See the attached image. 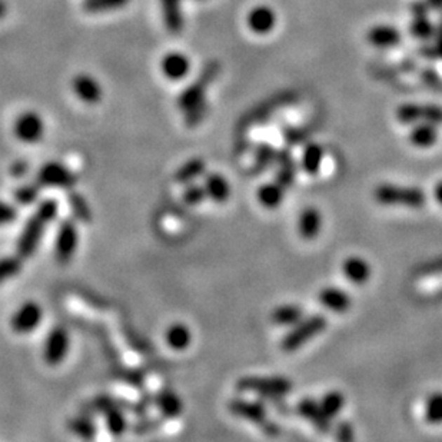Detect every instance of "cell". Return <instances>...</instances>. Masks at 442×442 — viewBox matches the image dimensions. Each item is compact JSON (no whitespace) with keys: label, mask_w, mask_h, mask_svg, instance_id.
Returning a JSON list of instances; mask_svg holds the SVG:
<instances>
[{"label":"cell","mask_w":442,"mask_h":442,"mask_svg":"<svg viewBox=\"0 0 442 442\" xmlns=\"http://www.w3.org/2000/svg\"><path fill=\"white\" fill-rule=\"evenodd\" d=\"M58 212L59 205L55 199H45L38 205L34 213L27 219L16 243V252L22 260H27L36 252L42 241L43 232L48 225L56 219Z\"/></svg>","instance_id":"cell-1"},{"label":"cell","mask_w":442,"mask_h":442,"mask_svg":"<svg viewBox=\"0 0 442 442\" xmlns=\"http://www.w3.org/2000/svg\"><path fill=\"white\" fill-rule=\"evenodd\" d=\"M374 198L378 203L385 206H403L421 209L427 205L428 196L424 189L418 187H403L395 183H382L374 189Z\"/></svg>","instance_id":"cell-2"},{"label":"cell","mask_w":442,"mask_h":442,"mask_svg":"<svg viewBox=\"0 0 442 442\" xmlns=\"http://www.w3.org/2000/svg\"><path fill=\"white\" fill-rule=\"evenodd\" d=\"M219 70L220 65L217 62H208L202 67L198 79L191 83L185 91H182L178 98V106L182 114H185L188 110L206 102V89L217 78Z\"/></svg>","instance_id":"cell-3"},{"label":"cell","mask_w":442,"mask_h":442,"mask_svg":"<svg viewBox=\"0 0 442 442\" xmlns=\"http://www.w3.org/2000/svg\"><path fill=\"white\" fill-rule=\"evenodd\" d=\"M328 325V321L321 314H314L308 318H304L283 337L281 342V348L285 352H295L309 342L316 335L322 334Z\"/></svg>","instance_id":"cell-4"},{"label":"cell","mask_w":442,"mask_h":442,"mask_svg":"<svg viewBox=\"0 0 442 442\" xmlns=\"http://www.w3.org/2000/svg\"><path fill=\"white\" fill-rule=\"evenodd\" d=\"M236 389L241 392H252L260 398L286 396L292 392L293 384L283 377H242L236 382Z\"/></svg>","instance_id":"cell-5"},{"label":"cell","mask_w":442,"mask_h":442,"mask_svg":"<svg viewBox=\"0 0 442 442\" xmlns=\"http://www.w3.org/2000/svg\"><path fill=\"white\" fill-rule=\"evenodd\" d=\"M395 116L402 125H415L420 122L442 125V107L425 103H402L396 107Z\"/></svg>","instance_id":"cell-6"},{"label":"cell","mask_w":442,"mask_h":442,"mask_svg":"<svg viewBox=\"0 0 442 442\" xmlns=\"http://www.w3.org/2000/svg\"><path fill=\"white\" fill-rule=\"evenodd\" d=\"M79 234L78 227L72 219H63L55 241V256L59 264L66 265L70 262L78 248Z\"/></svg>","instance_id":"cell-7"},{"label":"cell","mask_w":442,"mask_h":442,"mask_svg":"<svg viewBox=\"0 0 442 442\" xmlns=\"http://www.w3.org/2000/svg\"><path fill=\"white\" fill-rule=\"evenodd\" d=\"M38 182L41 187L72 189L76 185L78 178L69 168L60 162H48L38 173Z\"/></svg>","instance_id":"cell-8"},{"label":"cell","mask_w":442,"mask_h":442,"mask_svg":"<svg viewBox=\"0 0 442 442\" xmlns=\"http://www.w3.org/2000/svg\"><path fill=\"white\" fill-rule=\"evenodd\" d=\"M70 337L65 326H53L43 345V359L51 366H58L63 362L69 352Z\"/></svg>","instance_id":"cell-9"},{"label":"cell","mask_w":442,"mask_h":442,"mask_svg":"<svg viewBox=\"0 0 442 442\" xmlns=\"http://www.w3.org/2000/svg\"><path fill=\"white\" fill-rule=\"evenodd\" d=\"M43 318V309L42 307L34 302V301H27L23 305L19 307V309L13 314L11 319V326L16 334H30L33 330L39 326Z\"/></svg>","instance_id":"cell-10"},{"label":"cell","mask_w":442,"mask_h":442,"mask_svg":"<svg viewBox=\"0 0 442 442\" xmlns=\"http://www.w3.org/2000/svg\"><path fill=\"white\" fill-rule=\"evenodd\" d=\"M228 408L234 415L243 418L249 422H253L260 428L269 421L267 405L261 401H249V399L236 398L229 402Z\"/></svg>","instance_id":"cell-11"},{"label":"cell","mask_w":442,"mask_h":442,"mask_svg":"<svg viewBox=\"0 0 442 442\" xmlns=\"http://www.w3.org/2000/svg\"><path fill=\"white\" fill-rule=\"evenodd\" d=\"M295 411H297L298 415H301L304 420L311 422L319 432L326 434L333 431V420L326 415L321 402L315 401L314 398L301 399Z\"/></svg>","instance_id":"cell-12"},{"label":"cell","mask_w":442,"mask_h":442,"mask_svg":"<svg viewBox=\"0 0 442 442\" xmlns=\"http://www.w3.org/2000/svg\"><path fill=\"white\" fill-rule=\"evenodd\" d=\"M45 125L36 112H25L15 122V135L25 143H36L42 139Z\"/></svg>","instance_id":"cell-13"},{"label":"cell","mask_w":442,"mask_h":442,"mask_svg":"<svg viewBox=\"0 0 442 442\" xmlns=\"http://www.w3.org/2000/svg\"><path fill=\"white\" fill-rule=\"evenodd\" d=\"M278 22V16L276 12L267 6V5H260L255 6L253 9L249 11L248 16H246V25L249 27V30L255 34H269Z\"/></svg>","instance_id":"cell-14"},{"label":"cell","mask_w":442,"mask_h":442,"mask_svg":"<svg viewBox=\"0 0 442 442\" xmlns=\"http://www.w3.org/2000/svg\"><path fill=\"white\" fill-rule=\"evenodd\" d=\"M366 41L371 46L380 49H389L395 48L401 43L402 34L401 32L392 25H375L368 29Z\"/></svg>","instance_id":"cell-15"},{"label":"cell","mask_w":442,"mask_h":442,"mask_svg":"<svg viewBox=\"0 0 442 442\" xmlns=\"http://www.w3.org/2000/svg\"><path fill=\"white\" fill-rule=\"evenodd\" d=\"M318 300L326 309L337 314L347 312L352 305V300L348 292L337 286L323 288L318 295Z\"/></svg>","instance_id":"cell-16"},{"label":"cell","mask_w":442,"mask_h":442,"mask_svg":"<svg viewBox=\"0 0 442 442\" xmlns=\"http://www.w3.org/2000/svg\"><path fill=\"white\" fill-rule=\"evenodd\" d=\"M154 403L159 410L161 415L165 420H173L178 418L183 411V402L182 399L172 391V389H161L154 396Z\"/></svg>","instance_id":"cell-17"},{"label":"cell","mask_w":442,"mask_h":442,"mask_svg":"<svg viewBox=\"0 0 442 442\" xmlns=\"http://www.w3.org/2000/svg\"><path fill=\"white\" fill-rule=\"evenodd\" d=\"M191 69V63L188 56L179 52L168 53L162 59V72L163 75L170 81H180L188 75Z\"/></svg>","instance_id":"cell-18"},{"label":"cell","mask_w":442,"mask_h":442,"mask_svg":"<svg viewBox=\"0 0 442 442\" xmlns=\"http://www.w3.org/2000/svg\"><path fill=\"white\" fill-rule=\"evenodd\" d=\"M72 86L76 96L85 103L93 105V103H98L102 98L100 85L93 76L86 75V73H82V75H78L75 79H73Z\"/></svg>","instance_id":"cell-19"},{"label":"cell","mask_w":442,"mask_h":442,"mask_svg":"<svg viewBox=\"0 0 442 442\" xmlns=\"http://www.w3.org/2000/svg\"><path fill=\"white\" fill-rule=\"evenodd\" d=\"M322 229V213L315 206H308L300 216L298 231L302 239L314 241Z\"/></svg>","instance_id":"cell-20"},{"label":"cell","mask_w":442,"mask_h":442,"mask_svg":"<svg viewBox=\"0 0 442 442\" xmlns=\"http://www.w3.org/2000/svg\"><path fill=\"white\" fill-rule=\"evenodd\" d=\"M344 275L355 285H363L371 278V265L361 256H349L342 264Z\"/></svg>","instance_id":"cell-21"},{"label":"cell","mask_w":442,"mask_h":442,"mask_svg":"<svg viewBox=\"0 0 442 442\" xmlns=\"http://www.w3.org/2000/svg\"><path fill=\"white\" fill-rule=\"evenodd\" d=\"M439 138L438 125L428 123V122H420L415 123L408 135V140L413 146L420 147V149H428L432 147Z\"/></svg>","instance_id":"cell-22"},{"label":"cell","mask_w":442,"mask_h":442,"mask_svg":"<svg viewBox=\"0 0 442 442\" xmlns=\"http://www.w3.org/2000/svg\"><path fill=\"white\" fill-rule=\"evenodd\" d=\"M203 187L206 189L208 198L216 203H224L231 196V185L229 182L220 173H208L205 176Z\"/></svg>","instance_id":"cell-23"},{"label":"cell","mask_w":442,"mask_h":442,"mask_svg":"<svg viewBox=\"0 0 442 442\" xmlns=\"http://www.w3.org/2000/svg\"><path fill=\"white\" fill-rule=\"evenodd\" d=\"M182 0H161L163 22L168 32L178 34L183 29V15L180 8Z\"/></svg>","instance_id":"cell-24"},{"label":"cell","mask_w":442,"mask_h":442,"mask_svg":"<svg viewBox=\"0 0 442 442\" xmlns=\"http://www.w3.org/2000/svg\"><path fill=\"white\" fill-rule=\"evenodd\" d=\"M165 340L173 351H185L192 342V333L185 323L176 322L168 328Z\"/></svg>","instance_id":"cell-25"},{"label":"cell","mask_w":442,"mask_h":442,"mask_svg":"<svg viewBox=\"0 0 442 442\" xmlns=\"http://www.w3.org/2000/svg\"><path fill=\"white\" fill-rule=\"evenodd\" d=\"M323 156H325L323 146L319 143L309 142L305 146L304 154H302V161H301L302 170L311 176H315L321 170Z\"/></svg>","instance_id":"cell-26"},{"label":"cell","mask_w":442,"mask_h":442,"mask_svg":"<svg viewBox=\"0 0 442 442\" xmlns=\"http://www.w3.org/2000/svg\"><path fill=\"white\" fill-rule=\"evenodd\" d=\"M285 192L286 191L279 185L278 182H271L260 187L256 196H257V202H260L264 208L276 209L278 206H281Z\"/></svg>","instance_id":"cell-27"},{"label":"cell","mask_w":442,"mask_h":442,"mask_svg":"<svg viewBox=\"0 0 442 442\" xmlns=\"http://www.w3.org/2000/svg\"><path fill=\"white\" fill-rule=\"evenodd\" d=\"M304 309L300 305H282L272 311L271 321L281 326H293L304 319Z\"/></svg>","instance_id":"cell-28"},{"label":"cell","mask_w":442,"mask_h":442,"mask_svg":"<svg viewBox=\"0 0 442 442\" xmlns=\"http://www.w3.org/2000/svg\"><path fill=\"white\" fill-rule=\"evenodd\" d=\"M206 163L201 158L189 159L188 162L183 163L175 173V180L182 185H189L195 179L202 176L205 173Z\"/></svg>","instance_id":"cell-29"},{"label":"cell","mask_w":442,"mask_h":442,"mask_svg":"<svg viewBox=\"0 0 442 442\" xmlns=\"http://www.w3.org/2000/svg\"><path fill=\"white\" fill-rule=\"evenodd\" d=\"M67 428L70 429V432L78 435L82 439H93L98 434V428L93 421V417L86 415V414H81L79 417L72 418L67 422Z\"/></svg>","instance_id":"cell-30"},{"label":"cell","mask_w":442,"mask_h":442,"mask_svg":"<svg viewBox=\"0 0 442 442\" xmlns=\"http://www.w3.org/2000/svg\"><path fill=\"white\" fill-rule=\"evenodd\" d=\"M105 424H106L107 432L110 435H112V436H122L126 432L128 427H129V422H128V418H126V411L122 410V408L109 410L105 414Z\"/></svg>","instance_id":"cell-31"},{"label":"cell","mask_w":442,"mask_h":442,"mask_svg":"<svg viewBox=\"0 0 442 442\" xmlns=\"http://www.w3.org/2000/svg\"><path fill=\"white\" fill-rule=\"evenodd\" d=\"M321 405L326 415L330 420H334L341 414V411L345 407V396L340 391H329L322 396Z\"/></svg>","instance_id":"cell-32"},{"label":"cell","mask_w":442,"mask_h":442,"mask_svg":"<svg viewBox=\"0 0 442 442\" xmlns=\"http://www.w3.org/2000/svg\"><path fill=\"white\" fill-rule=\"evenodd\" d=\"M276 149L269 143H260L255 151V169L256 172L267 170L272 163H275Z\"/></svg>","instance_id":"cell-33"},{"label":"cell","mask_w":442,"mask_h":442,"mask_svg":"<svg viewBox=\"0 0 442 442\" xmlns=\"http://www.w3.org/2000/svg\"><path fill=\"white\" fill-rule=\"evenodd\" d=\"M129 0H85L83 9L88 13H105L122 9Z\"/></svg>","instance_id":"cell-34"},{"label":"cell","mask_w":442,"mask_h":442,"mask_svg":"<svg viewBox=\"0 0 442 442\" xmlns=\"http://www.w3.org/2000/svg\"><path fill=\"white\" fill-rule=\"evenodd\" d=\"M69 206L72 209L73 216L82 220V222H89V220L92 219L91 206L81 194H76V192L69 194Z\"/></svg>","instance_id":"cell-35"},{"label":"cell","mask_w":442,"mask_h":442,"mask_svg":"<svg viewBox=\"0 0 442 442\" xmlns=\"http://www.w3.org/2000/svg\"><path fill=\"white\" fill-rule=\"evenodd\" d=\"M41 194V183H25L15 191V201L20 206H30L38 201Z\"/></svg>","instance_id":"cell-36"},{"label":"cell","mask_w":442,"mask_h":442,"mask_svg":"<svg viewBox=\"0 0 442 442\" xmlns=\"http://www.w3.org/2000/svg\"><path fill=\"white\" fill-rule=\"evenodd\" d=\"M425 420L434 425L442 424V392H434L427 399Z\"/></svg>","instance_id":"cell-37"},{"label":"cell","mask_w":442,"mask_h":442,"mask_svg":"<svg viewBox=\"0 0 442 442\" xmlns=\"http://www.w3.org/2000/svg\"><path fill=\"white\" fill-rule=\"evenodd\" d=\"M22 257L18 256H4L0 257V285L5 281L15 278L22 271Z\"/></svg>","instance_id":"cell-38"},{"label":"cell","mask_w":442,"mask_h":442,"mask_svg":"<svg viewBox=\"0 0 442 442\" xmlns=\"http://www.w3.org/2000/svg\"><path fill=\"white\" fill-rule=\"evenodd\" d=\"M410 32L413 33L414 38L420 39V41H428L431 39L435 29L432 26V23L428 19V15L425 16H414L411 25H410Z\"/></svg>","instance_id":"cell-39"},{"label":"cell","mask_w":442,"mask_h":442,"mask_svg":"<svg viewBox=\"0 0 442 442\" xmlns=\"http://www.w3.org/2000/svg\"><path fill=\"white\" fill-rule=\"evenodd\" d=\"M162 421H163L162 415L161 417H146V414L139 415L138 420L132 425V431L136 435H145L147 432H154L162 425Z\"/></svg>","instance_id":"cell-40"},{"label":"cell","mask_w":442,"mask_h":442,"mask_svg":"<svg viewBox=\"0 0 442 442\" xmlns=\"http://www.w3.org/2000/svg\"><path fill=\"white\" fill-rule=\"evenodd\" d=\"M208 198L206 189L203 185H198V183H189L187 189L183 191V201H185L191 206L201 205Z\"/></svg>","instance_id":"cell-41"},{"label":"cell","mask_w":442,"mask_h":442,"mask_svg":"<svg viewBox=\"0 0 442 442\" xmlns=\"http://www.w3.org/2000/svg\"><path fill=\"white\" fill-rule=\"evenodd\" d=\"M295 179H297V166H295V163L279 166V170L276 173V182L285 191H288L293 185Z\"/></svg>","instance_id":"cell-42"},{"label":"cell","mask_w":442,"mask_h":442,"mask_svg":"<svg viewBox=\"0 0 442 442\" xmlns=\"http://www.w3.org/2000/svg\"><path fill=\"white\" fill-rule=\"evenodd\" d=\"M415 275L424 276V278H432V276L442 275V256H438V257H435V260H431L428 262L421 264L415 269Z\"/></svg>","instance_id":"cell-43"},{"label":"cell","mask_w":442,"mask_h":442,"mask_svg":"<svg viewBox=\"0 0 442 442\" xmlns=\"http://www.w3.org/2000/svg\"><path fill=\"white\" fill-rule=\"evenodd\" d=\"M206 114H208V102H205V103H202V105L188 110V112L183 114V116H185L187 126L196 128L198 125L202 123V121L205 119Z\"/></svg>","instance_id":"cell-44"},{"label":"cell","mask_w":442,"mask_h":442,"mask_svg":"<svg viewBox=\"0 0 442 442\" xmlns=\"http://www.w3.org/2000/svg\"><path fill=\"white\" fill-rule=\"evenodd\" d=\"M282 135L289 146L304 143L311 136L309 130L305 128H286Z\"/></svg>","instance_id":"cell-45"},{"label":"cell","mask_w":442,"mask_h":442,"mask_svg":"<svg viewBox=\"0 0 442 442\" xmlns=\"http://www.w3.org/2000/svg\"><path fill=\"white\" fill-rule=\"evenodd\" d=\"M16 217H18V209L11 203L0 201V227L15 222Z\"/></svg>","instance_id":"cell-46"},{"label":"cell","mask_w":442,"mask_h":442,"mask_svg":"<svg viewBox=\"0 0 442 442\" xmlns=\"http://www.w3.org/2000/svg\"><path fill=\"white\" fill-rule=\"evenodd\" d=\"M335 438L338 441H342V442H348V441H352L355 438V432H354V427L348 422V421H341L335 429Z\"/></svg>","instance_id":"cell-47"},{"label":"cell","mask_w":442,"mask_h":442,"mask_svg":"<svg viewBox=\"0 0 442 442\" xmlns=\"http://www.w3.org/2000/svg\"><path fill=\"white\" fill-rule=\"evenodd\" d=\"M115 375L119 377L121 380H123L125 382L133 385V387H140V385L143 384V377H142V374L138 373V371L122 370V371H118Z\"/></svg>","instance_id":"cell-48"},{"label":"cell","mask_w":442,"mask_h":442,"mask_svg":"<svg viewBox=\"0 0 442 442\" xmlns=\"http://www.w3.org/2000/svg\"><path fill=\"white\" fill-rule=\"evenodd\" d=\"M275 163H276L278 166H282V165H289V163H295V162H293V155H292V152H290L289 147H283V149H278V151H276Z\"/></svg>","instance_id":"cell-49"},{"label":"cell","mask_w":442,"mask_h":442,"mask_svg":"<svg viewBox=\"0 0 442 442\" xmlns=\"http://www.w3.org/2000/svg\"><path fill=\"white\" fill-rule=\"evenodd\" d=\"M261 429H262V432L265 434V435H268V436H279L281 434H282V429H281V427H279V424H276L275 421H268L267 424H264L262 427H261Z\"/></svg>","instance_id":"cell-50"},{"label":"cell","mask_w":442,"mask_h":442,"mask_svg":"<svg viewBox=\"0 0 442 442\" xmlns=\"http://www.w3.org/2000/svg\"><path fill=\"white\" fill-rule=\"evenodd\" d=\"M428 12H429V6H428V4L425 2H422V0H418V2H414L413 5H411V13H413V16H425V15H428Z\"/></svg>","instance_id":"cell-51"},{"label":"cell","mask_w":442,"mask_h":442,"mask_svg":"<svg viewBox=\"0 0 442 442\" xmlns=\"http://www.w3.org/2000/svg\"><path fill=\"white\" fill-rule=\"evenodd\" d=\"M27 168H29V165H27L25 161H18V162H15V163L12 165L11 172H12L13 176L20 178V176H23V175L27 172Z\"/></svg>","instance_id":"cell-52"},{"label":"cell","mask_w":442,"mask_h":442,"mask_svg":"<svg viewBox=\"0 0 442 442\" xmlns=\"http://www.w3.org/2000/svg\"><path fill=\"white\" fill-rule=\"evenodd\" d=\"M434 51H435V56L442 59V25H441V29H439V33H438V38H436V43L434 46Z\"/></svg>","instance_id":"cell-53"},{"label":"cell","mask_w":442,"mask_h":442,"mask_svg":"<svg viewBox=\"0 0 442 442\" xmlns=\"http://www.w3.org/2000/svg\"><path fill=\"white\" fill-rule=\"evenodd\" d=\"M434 196H435L436 202H438L439 205H442V182L436 183V187H435V189H434Z\"/></svg>","instance_id":"cell-54"},{"label":"cell","mask_w":442,"mask_h":442,"mask_svg":"<svg viewBox=\"0 0 442 442\" xmlns=\"http://www.w3.org/2000/svg\"><path fill=\"white\" fill-rule=\"evenodd\" d=\"M425 2L428 4L429 9H434V11H442V0H425Z\"/></svg>","instance_id":"cell-55"},{"label":"cell","mask_w":442,"mask_h":442,"mask_svg":"<svg viewBox=\"0 0 442 442\" xmlns=\"http://www.w3.org/2000/svg\"><path fill=\"white\" fill-rule=\"evenodd\" d=\"M431 302H438V304H441L442 302V286L439 288V289H436L432 295H431Z\"/></svg>","instance_id":"cell-56"},{"label":"cell","mask_w":442,"mask_h":442,"mask_svg":"<svg viewBox=\"0 0 442 442\" xmlns=\"http://www.w3.org/2000/svg\"><path fill=\"white\" fill-rule=\"evenodd\" d=\"M6 13H8V6L4 0H0V19H4L6 16Z\"/></svg>","instance_id":"cell-57"}]
</instances>
